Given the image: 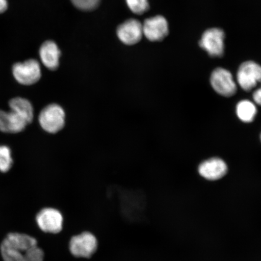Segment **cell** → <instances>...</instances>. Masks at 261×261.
<instances>
[{
  "mask_svg": "<svg viewBox=\"0 0 261 261\" xmlns=\"http://www.w3.org/2000/svg\"><path fill=\"white\" fill-rule=\"evenodd\" d=\"M3 261H44V252L36 238L29 234L9 233L0 244Z\"/></svg>",
  "mask_w": 261,
  "mask_h": 261,
  "instance_id": "obj_1",
  "label": "cell"
},
{
  "mask_svg": "<svg viewBox=\"0 0 261 261\" xmlns=\"http://www.w3.org/2000/svg\"><path fill=\"white\" fill-rule=\"evenodd\" d=\"M65 112L63 107L57 103H51L42 110L38 120L45 132L56 134L64 128Z\"/></svg>",
  "mask_w": 261,
  "mask_h": 261,
  "instance_id": "obj_2",
  "label": "cell"
},
{
  "mask_svg": "<svg viewBox=\"0 0 261 261\" xmlns=\"http://www.w3.org/2000/svg\"><path fill=\"white\" fill-rule=\"evenodd\" d=\"M68 248L75 257L89 259L96 252L98 241L96 236L90 231H83L71 238Z\"/></svg>",
  "mask_w": 261,
  "mask_h": 261,
  "instance_id": "obj_3",
  "label": "cell"
},
{
  "mask_svg": "<svg viewBox=\"0 0 261 261\" xmlns=\"http://www.w3.org/2000/svg\"><path fill=\"white\" fill-rule=\"evenodd\" d=\"M226 34L223 29L212 28L207 29L202 34L199 45L212 58H221L225 50Z\"/></svg>",
  "mask_w": 261,
  "mask_h": 261,
  "instance_id": "obj_4",
  "label": "cell"
},
{
  "mask_svg": "<svg viewBox=\"0 0 261 261\" xmlns=\"http://www.w3.org/2000/svg\"><path fill=\"white\" fill-rule=\"evenodd\" d=\"M36 223L44 233L58 234L63 229L64 217L57 208L45 207L38 212Z\"/></svg>",
  "mask_w": 261,
  "mask_h": 261,
  "instance_id": "obj_5",
  "label": "cell"
},
{
  "mask_svg": "<svg viewBox=\"0 0 261 261\" xmlns=\"http://www.w3.org/2000/svg\"><path fill=\"white\" fill-rule=\"evenodd\" d=\"M237 80L243 90H252L261 83V65L253 61L244 62L238 68Z\"/></svg>",
  "mask_w": 261,
  "mask_h": 261,
  "instance_id": "obj_6",
  "label": "cell"
},
{
  "mask_svg": "<svg viewBox=\"0 0 261 261\" xmlns=\"http://www.w3.org/2000/svg\"><path fill=\"white\" fill-rule=\"evenodd\" d=\"M211 84L218 94L224 97L233 96L237 91V84L230 71L223 67H218L212 71Z\"/></svg>",
  "mask_w": 261,
  "mask_h": 261,
  "instance_id": "obj_7",
  "label": "cell"
},
{
  "mask_svg": "<svg viewBox=\"0 0 261 261\" xmlns=\"http://www.w3.org/2000/svg\"><path fill=\"white\" fill-rule=\"evenodd\" d=\"M12 73L18 83L23 86H32L40 80V65L37 60L33 59L23 63H18L13 66Z\"/></svg>",
  "mask_w": 261,
  "mask_h": 261,
  "instance_id": "obj_8",
  "label": "cell"
},
{
  "mask_svg": "<svg viewBox=\"0 0 261 261\" xmlns=\"http://www.w3.org/2000/svg\"><path fill=\"white\" fill-rule=\"evenodd\" d=\"M142 27L143 35L151 41H161L167 37L169 32L168 22L162 15L146 19Z\"/></svg>",
  "mask_w": 261,
  "mask_h": 261,
  "instance_id": "obj_9",
  "label": "cell"
},
{
  "mask_svg": "<svg viewBox=\"0 0 261 261\" xmlns=\"http://www.w3.org/2000/svg\"><path fill=\"white\" fill-rule=\"evenodd\" d=\"M117 34L123 43L126 45L136 44L142 38V24L137 19H129L117 28Z\"/></svg>",
  "mask_w": 261,
  "mask_h": 261,
  "instance_id": "obj_10",
  "label": "cell"
},
{
  "mask_svg": "<svg viewBox=\"0 0 261 261\" xmlns=\"http://www.w3.org/2000/svg\"><path fill=\"white\" fill-rule=\"evenodd\" d=\"M228 168L226 162L215 158L201 163L198 167L199 174L207 180H218L226 175Z\"/></svg>",
  "mask_w": 261,
  "mask_h": 261,
  "instance_id": "obj_11",
  "label": "cell"
},
{
  "mask_svg": "<svg viewBox=\"0 0 261 261\" xmlns=\"http://www.w3.org/2000/svg\"><path fill=\"white\" fill-rule=\"evenodd\" d=\"M28 123L17 114L11 112L0 110V132L15 134L22 132Z\"/></svg>",
  "mask_w": 261,
  "mask_h": 261,
  "instance_id": "obj_12",
  "label": "cell"
},
{
  "mask_svg": "<svg viewBox=\"0 0 261 261\" xmlns=\"http://www.w3.org/2000/svg\"><path fill=\"white\" fill-rule=\"evenodd\" d=\"M60 49L54 41H47L41 45L40 50L41 60L48 69H57L60 65Z\"/></svg>",
  "mask_w": 261,
  "mask_h": 261,
  "instance_id": "obj_13",
  "label": "cell"
},
{
  "mask_svg": "<svg viewBox=\"0 0 261 261\" xmlns=\"http://www.w3.org/2000/svg\"><path fill=\"white\" fill-rule=\"evenodd\" d=\"M9 107L28 124L31 123L34 119V110L30 101L22 97H15L9 101Z\"/></svg>",
  "mask_w": 261,
  "mask_h": 261,
  "instance_id": "obj_14",
  "label": "cell"
},
{
  "mask_svg": "<svg viewBox=\"0 0 261 261\" xmlns=\"http://www.w3.org/2000/svg\"><path fill=\"white\" fill-rule=\"evenodd\" d=\"M237 115L245 123L253 121L257 114V108L255 104L249 100H243L238 102L236 108Z\"/></svg>",
  "mask_w": 261,
  "mask_h": 261,
  "instance_id": "obj_15",
  "label": "cell"
},
{
  "mask_svg": "<svg viewBox=\"0 0 261 261\" xmlns=\"http://www.w3.org/2000/svg\"><path fill=\"white\" fill-rule=\"evenodd\" d=\"M12 164L11 149L7 146L0 145V171L3 173L8 172Z\"/></svg>",
  "mask_w": 261,
  "mask_h": 261,
  "instance_id": "obj_16",
  "label": "cell"
},
{
  "mask_svg": "<svg viewBox=\"0 0 261 261\" xmlns=\"http://www.w3.org/2000/svg\"><path fill=\"white\" fill-rule=\"evenodd\" d=\"M127 5L136 14L142 15L149 8L148 0H126Z\"/></svg>",
  "mask_w": 261,
  "mask_h": 261,
  "instance_id": "obj_17",
  "label": "cell"
},
{
  "mask_svg": "<svg viewBox=\"0 0 261 261\" xmlns=\"http://www.w3.org/2000/svg\"><path fill=\"white\" fill-rule=\"evenodd\" d=\"M73 4L82 11H93L99 5L100 0H71Z\"/></svg>",
  "mask_w": 261,
  "mask_h": 261,
  "instance_id": "obj_18",
  "label": "cell"
},
{
  "mask_svg": "<svg viewBox=\"0 0 261 261\" xmlns=\"http://www.w3.org/2000/svg\"><path fill=\"white\" fill-rule=\"evenodd\" d=\"M253 99L254 103L257 104V105L261 106V85L259 89L254 91Z\"/></svg>",
  "mask_w": 261,
  "mask_h": 261,
  "instance_id": "obj_19",
  "label": "cell"
},
{
  "mask_svg": "<svg viewBox=\"0 0 261 261\" xmlns=\"http://www.w3.org/2000/svg\"><path fill=\"white\" fill-rule=\"evenodd\" d=\"M8 8V2L6 0H0V14L6 11Z\"/></svg>",
  "mask_w": 261,
  "mask_h": 261,
  "instance_id": "obj_20",
  "label": "cell"
},
{
  "mask_svg": "<svg viewBox=\"0 0 261 261\" xmlns=\"http://www.w3.org/2000/svg\"><path fill=\"white\" fill-rule=\"evenodd\" d=\"M260 140H261V135H260Z\"/></svg>",
  "mask_w": 261,
  "mask_h": 261,
  "instance_id": "obj_21",
  "label": "cell"
}]
</instances>
